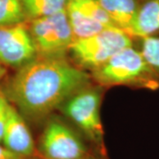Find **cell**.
Returning <instances> with one entry per match:
<instances>
[{
	"label": "cell",
	"instance_id": "6da1fadb",
	"mask_svg": "<svg viewBox=\"0 0 159 159\" xmlns=\"http://www.w3.org/2000/svg\"><path fill=\"white\" fill-rule=\"evenodd\" d=\"M89 77L66 57L37 56L19 68L6 95L23 115L38 121L89 85Z\"/></svg>",
	"mask_w": 159,
	"mask_h": 159
},
{
	"label": "cell",
	"instance_id": "7a4b0ae2",
	"mask_svg": "<svg viewBox=\"0 0 159 159\" xmlns=\"http://www.w3.org/2000/svg\"><path fill=\"white\" fill-rule=\"evenodd\" d=\"M92 77L103 86L124 85L157 90L159 79L148 66L141 50L133 46L115 54L108 62L92 72Z\"/></svg>",
	"mask_w": 159,
	"mask_h": 159
},
{
	"label": "cell",
	"instance_id": "3957f363",
	"mask_svg": "<svg viewBox=\"0 0 159 159\" xmlns=\"http://www.w3.org/2000/svg\"><path fill=\"white\" fill-rule=\"evenodd\" d=\"M131 46V35L122 29L111 28L87 38L74 40L68 52L75 66L93 72L108 62L115 54Z\"/></svg>",
	"mask_w": 159,
	"mask_h": 159
},
{
	"label": "cell",
	"instance_id": "277c9868",
	"mask_svg": "<svg viewBox=\"0 0 159 159\" xmlns=\"http://www.w3.org/2000/svg\"><path fill=\"white\" fill-rule=\"evenodd\" d=\"M101 95L97 89L89 85L74 94L63 104V112L74 122L86 138L96 147L97 153L105 157L101 117Z\"/></svg>",
	"mask_w": 159,
	"mask_h": 159
},
{
	"label": "cell",
	"instance_id": "5b68a950",
	"mask_svg": "<svg viewBox=\"0 0 159 159\" xmlns=\"http://www.w3.org/2000/svg\"><path fill=\"white\" fill-rule=\"evenodd\" d=\"M37 56L66 57L74 41L66 10L29 20Z\"/></svg>",
	"mask_w": 159,
	"mask_h": 159
},
{
	"label": "cell",
	"instance_id": "8992f818",
	"mask_svg": "<svg viewBox=\"0 0 159 159\" xmlns=\"http://www.w3.org/2000/svg\"><path fill=\"white\" fill-rule=\"evenodd\" d=\"M37 150L43 159H83L90 155L80 137L57 119L47 122Z\"/></svg>",
	"mask_w": 159,
	"mask_h": 159
},
{
	"label": "cell",
	"instance_id": "52a82bcc",
	"mask_svg": "<svg viewBox=\"0 0 159 159\" xmlns=\"http://www.w3.org/2000/svg\"><path fill=\"white\" fill-rule=\"evenodd\" d=\"M37 57L28 23L0 26V64L20 68Z\"/></svg>",
	"mask_w": 159,
	"mask_h": 159
},
{
	"label": "cell",
	"instance_id": "ba28073f",
	"mask_svg": "<svg viewBox=\"0 0 159 159\" xmlns=\"http://www.w3.org/2000/svg\"><path fill=\"white\" fill-rule=\"evenodd\" d=\"M2 144L15 153L27 157H41L34 138L21 114L11 103L8 109Z\"/></svg>",
	"mask_w": 159,
	"mask_h": 159
},
{
	"label": "cell",
	"instance_id": "9c48e42d",
	"mask_svg": "<svg viewBox=\"0 0 159 159\" xmlns=\"http://www.w3.org/2000/svg\"><path fill=\"white\" fill-rule=\"evenodd\" d=\"M115 26L130 35L140 5L137 0H97Z\"/></svg>",
	"mask_w": 159,
	"mask_h": 159
},
{
	"label": "cell",
	"instance_id": "30bf717a",
	"mask_svg": "<svg viewBox=\"0 0 159 159\" xmlns=\"http://www.w3.org/2000/svg\"><path fill=\"white\" fill-rule=\"evenodd\" d=\"M159 33V0H144L140 6L130 35L144 38Z\"/></svg>",
	"mask_w": 159,
	"mask_h": 159
},
{
	"label": "cell",
	"instance_id": "8fae6325",
	"mask_svg": "<svg viewBox=\"0 0 159 159\" xmlns=\"http://www.w3.org/2000/svg\"><path fill=\"white\" fill-rule=\"evenodd\" d=\"M28 20L57 13L66 9L67 0H20Z\"/></svg>",
	"mask_w": 159,
	"mask_h": 159
},
{
	"label": "cell",
	"instance_id": "7c38bea8",
	"mask_svg": "<svg viewBox=\"0 0 159 159\" xmlns=\"http://www.w3.org/2000/svg\"><path fill=\"white\" fill-rule=\"evenodd\" d=\"M27 20L20 0H0V26L13 25Z\"/></svg>",
	"mask_w": 159,
	"mask_h": 159
},
{
	"label": "cell",
	"instance_id": "4fadbf2b",
	"mask_svg": "<svg viewBox=\"0 0 159 159\" xmlns=\"http://www.w3.org/2000/svg\"><path fill=\"white\" fill-rule=\"evenodd\" d=\"M141 51L150 68L159 79V36L142 38Z\"/></svg>",
	"mask_w": 159,
	"mask_h": 159
},
{
	"label": "cell",
	"instance_id": "5bb4252c",
	"mask_svg": "<svg viewBox=\"0 0 159 159\" xmlns=\"http://www.w3.org/2000/svg\"><path fill=\"white\" fill-rule=\"evenodd\" d=\"M9 106L10 102L6 97V93L0 90V143H2L3 141Z\"/></svg>",
	"mask_w": 159,
	"mask_h": 159
},
{
	"label": "cell",
	"instance_id": "9a60e30c",
	"mask_svg": "<svg viewBox=\"0 0 159 159\" xmlns=\"http://www.w3.org/2000/svg\"><path fill=\"white\" fill-rule=\"evenodd\" d=\"M0 159H42V157H27L15 153L0 143Z\"/></svg>",
	"mask_w": 159,
	"mask_h": 159
},
{
	"label": "cell",
	"instance_id": "2e32d148",
	"mask_svg": "<svg viewBox=\"0 0 159 159\" xmlns=\"http://www.w3.org/2000/svg\"><path fill=\"white\" fill-rule=\"evenodd\" d=\"M83 159H105V157H98V156H92V155H89V157H87Z\"/></svg>",
	"mask_w": 159,
	"mask_h": 159
},
{
	"label": "cell",
	"instance_id": "e0dca14e",
	"mask_svg": "<svg viewBox=\"0 0 159 159\" xmlns=\"http://www.w3.org/2000/svg\"><path fill=\"white\" fill-rule=\"evenodd\" d=\"M5 74H6L5 67H4V66H2V65L0 64V80L3 78V76L5 75Z\"/></svg>",
	"mask_w": 159,
	"mask_h": 159
},
{
	"label": "cell",
	"instance_id": "ac0fdd59",
	"mask_svg": "<svg viewBox=\"0 0 159 159\" xmlns=\"http://www.w3.org/2000/svg\"><path fill=\"white\" fill-rule=\"evenodd\" d=\"M42 159H43V158H42Z\"/></svg>",
	"mask_w": 159,
	"mask_h": 159
}]
</instances>
